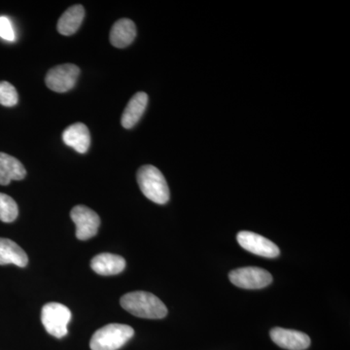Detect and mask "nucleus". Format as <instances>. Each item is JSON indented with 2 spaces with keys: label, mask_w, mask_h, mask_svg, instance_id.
<instances>
[{
  "label": "nucleus",
  "mask_w": 350,
  "mask_h": 350,
  "mask_svg": "<svg viewBox=\"0 0 350 350\" xmlns=\"http://www.w3.org/2000/svg\"><path fill=\"white\" fill-rule=\"evenodd\" d=\"M19 208L12 198L0 193V220L4 223L14 222L18 217Z\"/></svg>",
  "instance_id": "nucleus-17"
},
{
  "label": "nucleus",
  "mask_w": 350,
  "mask_h": 350,
  "mask_svg": "<svg viewBox=\"0 0 350 350\" xmlns=\"http://www.w3.org/2000/svg\"><path fill=\"white\" fill-rule=\"evenodd\" d=\"M0 38L4 39V40L10 41V42H13L16 39L12 23L4 16L0 17Z\"/></svg>",
  "instance_id": "nucleus-19"
},
{
  "label": "nucleus",
  "mask_w": 350,
  "mask_h": 350,
  "mask_svg": "<svg viewBox=\"0 0 350 350\" xmlns=\"http://www.w3.org/2000/svg\"><path fill=\"white\" fill-rule=\"evenodd\" d=\"M137 182L142 194L158 204H165L170 200V189L167 180L154 165H147L137 172Z\"/></svg>",
  "instance_id": "nucleus-2"
},
{
  "label": "nucleus",
  "mask_w": 350,
  "mask_h": 350,
  "mask_svg": "<svg viewBox=\"0 0 350 350\" xmlns=\"http://www.w3.org/2000/svg\"><path fill=\"white\" fill-rule=\"evenodd\" d=\"M76 226V238L88 241L98 234L100 218L94 211L85 206H76L70 213Z\"/></svg>",
  "instance_id": "nucleus-7"
},
{
  "label": "nucleus",
  "mask_w": 350,
  "mask_h": 350,
  "mask_svg": "<svg viewBox=\"0 0 350 350\" xmlns=\"http://www.w3.org/2000/svg\"><path fill=\"white\" fill-rule=\"evenodd\" d=\"M230 282L243 289H262L273 282V275L266 269L246 267L234 269L229 275Z\"/></svg>",
  "instance_id": "nucleus-5"
},
{
  "label": "nucleus",
  "mask_w": 350,
  "mask_h": 350,
  "mask_svg": "<svg viewBox=\"0 0 350 350\" xmlns=\"http://www.w3.org/2000/svg\"><path fill=\"white\" fill-rule=\"evenodd\" d=\"M269 336L276 345L284 349L306 350L310 345V338L303 332L276 327L271 329Z\"/></svg>",
  "instance_id": "nucleus-9"
},
{
  "label": "nucleus",
  "mask_w": 350,
  "mask_h": 350,
  "mask_svg": "<svg viewBox=\"0 0 350 350\" xmlns=\"http://www.w3.org/2000/svg\"><path fill=\"white\" fill-rule=\"evenodd\" d=\"M120 304L126 312L140 319H162L167 314L165 304L149 292H131L122 297Z\"/></svg>",
  "instance_id": "nucleus-1"
},
{
  "label": "nucleus",
  "mask_w": 350,
  "mask_h": 350,
  "mask_svg": "<svg viewBox=\"0 0 350 350\" xmlns=\"http://www.w3.org/2000/svg\"><path fill=\"white\" fill-rule=\"evenodd\" d=\"M135 335V330L125 324L112 323L94 332L90 342L92 350H118Z\"/></svg>",
  "instance_id": "nucleus-3"
},
{
  "label": "nucleus",
  "mask_w": 350,
  "mask_h": 350,
  "mask_svg": "<svg viewBox=\"0 0 350 350\" xmlns=\"http://www.w3.org/2000/svg\"><path fill=\"white\" fill-rule=\"evenodd\" d=\"M137 27L130 19L117 21L110 31V42L116 48H126L135 40Z\"/></svg>",
  "instance_id": "nucleus-14"
},
{
  "label": "nucleus",
  "mask_w": 350,
  "mask_h": 350,
  "mask_svg": "<svg viewBox=\"0 0 350 350\" xmlns=\"http://www.w3.org/2000/svg\"><path fill=\"white\" fill-rule=\"evenodd\" d=\"M71 312L68 306L59 303H49L42 308L41 321L48 334L57 338L68 335V326L70 322Z\"/></svg>",
  "instance_id": "nucleus-4"
},
{
  "label": "nucleus",
  "mask_w": 350,
  "mask_h": 350,
  "mask_svg": "<svg viewBox=\"0 0 350 350\" xmlns=\"http://www.w3.org/2000/svg\"><path fill=\"white\" fill-rule=\"evenodd\" d=\"M64 144L80 154L86 153L91 144V135L89 129L83 123L69 126L63 133Z\"/></svg>",
  "instance_id": "nucleus-11"
},
{
  "label": "nucleus",
  "mask_w": 350,
  "mask_h": 350,
  "mask_svg": "<svg viewBox=\"0 0 350 350\" xmlns=\"http://www.w3.org/2000/svg\"><path fill=\"white\" fill-rule=\"evenodd\" d=\"M79 75L80 69L75 64H61L50 69L46 75V85L57 93H66L75 86Z\"/></svg>",
  "instance_id": "nucleus-6"
},
{
  "label": "nucleus",
  "mask_w": 350,
  "mask_h": 350,
  "mask_svg": "<svg viewBox=\"0 0 350 350\" xmlns=\"http://www.w3.org/2000/svg\"><path fill=\"white\" fill-rule=\"evenodd\" d=\"M91 268L94 273L100 275H116L125 269L126 261L119 255L101 253L93 258L91 261Z\"/></svg>",
  "instance_id": "nucleus-10"
},
{
  "label": "nucleus",
  "mask_w": 350,
  "mask_h": 350,
  "mask_svg": "<svg viewBox=\"0 0 350 350\" xmlns=\"http://www.w3.org/2000/svg\"><path fill=\"white\" fill-rule=\"evenodd\" d=\"M19 100L15 87L9 82H0V105L6 107H12Z\"/></svg>",
  "instance_id": "nucleus-18"
},
{
  "label": "nucleus",
  "mask_w": 350,
  "mask_h": 350,
  "mask_svg": "<svg viewBox=\"0 0 350 350\" xmlns=\"http://www.w3.org/2000/svg\"><path fill=\"white\" fill-rule=\"evenodd\" d=\"M25 175L27 170L18 159L0 152V185H9L12 180H22Z\"/></svg>",
  "instance_id": "nucleus-12"
},
{
  "label": "nucleus",
  "mask_w": 350,
  "mask_h": 350,
  "mask_svg": "<svg viewBox=\"0 0 350 350\" xmlns=\"http://www.w3.org/2000/svg\"><path fill=\"white\" fill-rule=\"evenodd\" d=\"M29 262L27 253L8 239L0 238V265L13 264L20 268H25Z\"/></svg>",
  "instance_id": "nucleus-15"
},
{
  "label": "nucleus",
  "mask_w": 350,
  "mask_h": 350,
  "mask_svg": "<svg viewBox=\"0 0 350 350\" xmlns=\"http://www.w3.org/2000/svg\"><path fill=\"white\" fill-rule=\"evenodd\" d=\"M84 17V7L80 4L70 7L59 18V23H57V31L63 36H72L79 29Z\"/></svg>",
  "instance_id": "nucleus-16"
},
{
  "label": "nucleus",
  "mask_w": 350,
  "mask_h": 350,
  "mask_svg": "<svg viewBox=\"0 0 350 350\" xmlns=\"http://www.w3.org/2000/svg\"><path fill=\"white\" fill-rule=\"evenodd\" d=\"M238 243L243 250L266 258H276L280 256V250L278 246L269 239L248 231L239 232L237 236Z\"/></svg>",
  "instance_id": "nucleus-8"
},
{
  "label": "nucleus",
  "mask_w": 350,
  "mask_h": 350,
  "mask_svg": "<svg viewBox=\"0 0 350 350\" xmlns=\"http://www.w3.org/2000/svg\"><path fill=\"white\" fill-rule=\"evenodd\" d=\"M147 105H148L147 94L144 93V92L135 94L129 101L128 105H126L123 115H122V126L125 129H131L137 125L138 121L144 115Z\"/></svg>",
  "instance_id": "nucleus-13"
}]
</instances>
